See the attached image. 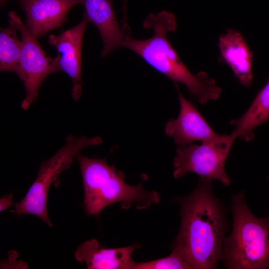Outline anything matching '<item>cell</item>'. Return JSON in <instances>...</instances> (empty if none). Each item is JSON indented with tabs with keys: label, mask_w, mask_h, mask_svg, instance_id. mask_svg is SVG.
<instances>
[{
	"label": "cell",
	"mask_w": 269,
	"mask_h": 269,
	"mask_svg": "<svg viewBox=\"0 0 269 269\" xmlns=\"http://www.w3.org/2000/svg\"><path fill=\"white\" fill-rule=\"evenodd\" d=\"M233 228L223 242V258L229 269H269V218L252 213L242 191L231 196Z\"/></svg>",
	"instance_id": "4"
},
{
	"label": "cell",
	"mask_w": 269,
	"mask_h": 269,
	"mask_svg": "<svg viewBox=\"0 0 269 269\" xmlns=\"http://www.w3.org/2000/svg\"><path fill=\"white\" fill-rule=\"evenodd\" d=\"M26 0H21V1H22V2H23V1H25Z\"/></svg>",
	"instance_id": "20"
},
{
	"label": "cell",
	"mask_w": 269,
	"mask_h": 269,
	"mask_svg": "<svg viewBox=\"0 0 269 269\" xmlns=\"http://www.w3.org/2000/svg\"><path fill=\"white\" fill-rule=\"evenodd\" d=\"M221 56L230 67L239 81L248 87L253 81L252 51L241 33L228 29L219 38Z\"/></svg>",
	"instance_id": "13"
},
{
	"label": "cell",
	"mask_w": 269,
	"mask_h": 269,
	"mask_svg": "<svg viewBox=\"0 0 269 269\" xmlns=\"http://www.w3.org/2000/svg\"><path fill=\"white\" fill-rule=\"evenodd\" d=\"M102 142L100 136L67 135L64 144L51 158L42 161L35 180L24 197L15 204L13 212L17 216L35 215L48 226L52 227L47 210V199L51 185L57 180L63 171L70 167L74 158L81 150Z\"/></svg>",
	"instance_id": "5"
},
{
	"label": "cell",
	"mask_w": 269,
	"mask_h": 269,
	"mask_svg": "<svg viewBox=\"0 0 269 269\" xmlns=\"http://www.w3.org/2000/svg\"><path fill=\"white\" fill-rule=\"evenodd\" d=\"M17 29L10 24L0 32V70L18 75L22 43L16 34Z\"/></svg>",
	"instance_id": "15"
},
{
	"label": "cell",
	"mask_w": 269,
	"mask_h": 269,
	"mask_svg": "<svg viewBox=\"0 0 269 269\" xmlns=\"http://www.w3.org/2000/svg\"><path fill=\"white\" fill-rule=\"evenodd\" d=\"M85 9L83 17L97 28L103 43L102 57L122 47L127 33L121 28L112 0H78Z\"/></svg>",
	"instance_id": "11"
},
{
	"label": "cell",
	"mask_w": 269,
	"mask_h": 269,
	"mask_svg": "<svg viewBox=\"0 0 269 269\" xmlns=\"http://www.w3.org/2000/svg\"><path fill=\"white\" fill-rule=\"evenodd\" d=\"M84 189V207L87 215H97L104 209L119 203L128 209L134 204L139 209H147L158 203L160 197L154 191L145 190L143 179L132 186L125 182L124 174L105 158H93L78 154Z\"/></svg>",
	"instance_id": "3"
},
{
	"label": "cell",
	"mask_w": 269,
	"mask_h": 269,
	"mask_svg": "<svg viewBox=\"0 0 269 269\" xmlns=\"http://www.w3.org/2000/svg\"><path fill=\"white\" fill-rule=\"evenodd\" d=\"M178 94L180 113L176 119H171L165 127V134L173 137L175 143L184 146L197 140L210 141L219 137L193 103L181 93L174 83Z\"/></svg>",
	"instance_id": "9"
},
{
	"label": "cell",
	"mask_w": 269,
	"mask_h": 269,
	"mask_svg": "<svg viewBox=\"0 0 269 269\" xmlns=\"http://www.w3.org/2000/svg\"><path fill=\"white\" fill-rule=\"evenodd\" d=\"M267 178L269 180V175L267 176ZM268 216H269V215Z\"/></svg>",
	"instance_id": "19"
},
{
	"label": "cell",
	"mask_w": 269,
	"mask_h": 269,
	"mask_svg": "<svg viewBox=\"0 0 269 269\" xmlns=\"http://www.w3.org/2000/svg\"><path fill=\"white\" fill-rule=\"evenodd\" d=\"M192 269L184 257L172 249L168 256L146 262L132 261L129 269Z\"/></svg>",
	"instance_id": "16"
},
{
	"label": "cell",
	"mask_w": 269,
	"mask_h": 269,
	"mask_svg": "<svg viewBox=\"0 0 269 269\" xmlns=\"http://www.w3.org/2000/svg\"><path fill=\"white\" fill-rule=\"evenodd\" d=\"M14 204L12 200V194L9 193L3 196L0 200V212L7 209Z\"/></svg>",
	"instance_id": "17"
},
{
	"label": "cell",
	"mask_w": 269,
	"mask_h": 269,
	"mask_svg": "<svg viewBox=\"0 0 269 269\" xmlns=\"http://www.w3.org/2000/svg\"><path fill=\"white\" fill-rule=\"evenodd\" d=\"M27 17L26 25L40 38L61 27L70 9L78 0H26L22 2Z\"/></svg>",
	"instance_id": "10"
},
{
	"label": "cell",
	"mask_w": 269,
	"mask_h": 269,
	"mask_svg": "<svg viewBox=\"0 0 269 269\" xmlns=\"http://www.w3.org/2000/svg\"><path fill=\"white\" fill-rule=\"evenodd\" d=\"M140 247L135 244L128 247L108 249L99 247L96 239L87 241L74 253L76 260L86 263L89 269H129L133 252Z\"/></svg>",
	"instance_id": "12"
},
{
	"label": "cell",
	"mask_w": 269,
	"mask_h": 269,
	"mask_svg": "<svg viewBox=\"0 0 269 269\" xmlns=\"http://www.w3.org/2000/svg\"><path fill=\"white\" fill-rule=\"evenodd\" d=\"M88 23L83 17L77 25L58 35H50L48 37V43L54 46L58 52L61 70L65 72L72 81L71 95L75 101L80 99L82 92V41Z\"/></svg>",
	"instance_id": "8"
},
{
	"label": "cell",
	"mask_w": 269,
	"mask_h": 269,
	"mask_svg": "<svg viewBox=\"0 0 269 269\" xmlns=\"http://www.w3.org/2000/svg\"><path fill=\"white\" fill-rule=\"evenodd\" d=\"M8 16L9 24L14 26L21 36L22 46L18 76L24 84L26 93L21 107L27 110L35 102L44 80L50 74L61 69L58 57L52 58L47 55L37 38L16 12L10 11Z\"/></svg>",
	"instance_id": "7"
},
{
	"label": "cell",
	"mask_w": 269,
	"mask_h": 269,
	"mask_svg": "<svg viewBox=\"0 0 269 269\" xmlns=\"http://www.w3.org/2000/svg\"><path fill=\"white\" fill-rule=\"evenodd\" d=\"M269 120V79L244 115L232 120L230 124L235 127L232 133L237 137L248 142L254 138V129Z\"/></svg>",
	"instance_id": "14"
},
{
	"label": "cell",
	"mask_w": 269,
	"mask_h": 269,
	"mask_svg": "<svg viewBox=\"0 0 269 269\" xmlns=\"http://www.w3.org/2000/svg\"><path fill=\"white\" fill-rule=\"evenodd\" d=\"M143 26L153 30V35L151 38L137 39L127 34L122 47L136 53L174 83L184 84L200 104L216 100L220 97L222 90L216 85V80L203 71L192 74L169 42L167 33L174 31L177 27L173 13L166 10L157 14L151 13L143 21Z\"/></svg>",
	"instance_id": "2"
},
{
	"label": "cell",
	"mask_w": 269,
	"mask_h": 269,
	"mask_svg": "<svg viewBox=\"0 0 269 269\" xmlns=\"http://www.w3.org/2000/svg\"><path fill=\"white\" fill-rule=\"evenodd\" d=\"M127 3L128 0H124L123 4V12H124V19H123V28L124 29H129V27L127 22Z\"/></svg>",
	"instance_id": "18"
},
{
	"label": "cell",
	"mask_w": 269,
	"mask_h": 269,
	"mask_svg": "<svg viewBox=\"0 0 269 269\" xmlns=\"http://www.w3.org/2000/svg\"><path fill=\"white\" fill-rule=\"evenodd\" d=\"M212 180L200 177L190 194L177 197L181 224L172 249L192 269H216L222 261L223 242L229 229L226 208L213 194Z\"/></svg>",
	"instance_id": "1"
},
{
	"label": "cell",
	"mask_w": 269,
	"mask_h": 269,
	"mask_svg": "<svg viewBox=\"0 0 269 269\" xmlns=\"http://www.w3.org/2000/svg\"><path fill=\"white\" fill-rule=\"evenodd\" d=\"M231 134H221L214 140L204 141L201 145L190 143L179 146L173 160V176L179 178L187 172H192L211 180H219L229 186L231 180L225 170V165L234 141Z\"/></svg>",
	"instance_id": "6"
}]
</instances>
